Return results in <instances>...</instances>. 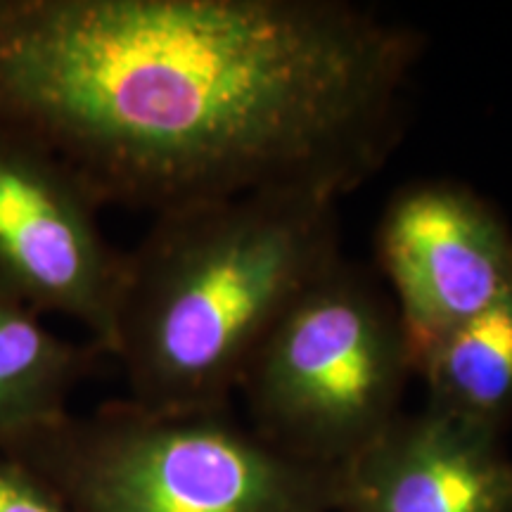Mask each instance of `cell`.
<instances>
[{
	"label": "cell",
	"mask_w": 512,
	"mask_h": 512,
	"mask_svg": "<svg viewBox=\"0 0 512 512\" xmlns=\"http://www.w3.org/2000/svg\"><path fill=\"white\" fill-rule=\"evenodd\" d=\"M420 53L413 29L347 0H83L48 98L102 207L339 202L394 150Z\"/></svg>",
	"instance_id": "cell-1"
},
{
	"label": "cell",
	"mask_w": 512,
	"mask_h": 512,
	"mask_svg": "<svg viewBox=\"0 0 512 512\" xmlns=\"http://www.w3.org/2000/svg\"><path fill=\"white\" fill-rule=\"evenodd\" d=\"M335 209L325 197L273 192L155 216L126 252L110 347L131 403L223 411L280 313L339 259Z\"/></svg>",
	"instance_id": "cell-2"
},
{
	"label": "cell",
	"mask_w": 512,
	"mask_h": 512,
	"mask_svg": "<svg viewBox=\"0 0 512 512\" xmlns=\"http://www.w3.org/2000/svg\"><path fill=\"white\" fill-rule=\"evenodd\" d=\"M114 403L8 456L48 479L76 512H320L339 496L299 463L221 415Z\"/></svg>",
	"instance_id": "cell-3"
},
{
	"label": "cell",
	"mask_w": 512,
	"mask_h": 512,
	"mask_svg": "<svg viewBox=\"0 0 512 512\" xmlns=\"http://www.w3.org/2000/svg\"><path fill=\"white\" fill-rule=\"evenodd\" d=\"M415 375L389 294L339 256L280 313L238 392L266 444L299 463L347 458L399 418Z\"/></svg>",
	"instance_id": "cell-4"
},
{
	"label": "cell",
	"mask_w": 512,
	"mask_h": 512,
	"mask_svg": "<svg viewBox=\"0 0 512 512\" xmlns=\"http://www.w3.org/2000/svg\"><path fill=\"white\" fill-rule=\"evenodd\" d=\"M100 209L55 152L0 128V299L74 320L110 356L126 252L105 238Z\"/></svg>",
	"instance_id": "cell-5"
},
{
	"label": "cell",
	"mask_w": 512,
	"mask_h": 512,
	"mask_svg": "<svg viewBox=\"0 0 512 512\" xmlns=\"http://www.w3.org/2000/svg\"><path fill=\"white\" fill-rule=\"evenodd\" d=\"M375 245L413 368L448 330L512 294L508 223L458 181L425 178L396 190Z\"/></svg>",
	"instance_id": "cell-6"
},
{
	"label": "cell",
	"mask_w": 512,
	"mask_h": 512,
	"mask_svg": "<svg viewBox=\"0 0 512 512\" xmlns=\"http://www.w3.org/2000/svg\"><path fill=\"white\" fill-rule=\"evenodd\" d=\"M337 489L349 512H512V463L498 432L427 406L377 434Z\"/></svg>",
	"instance_id": "cell-7"
},
{
	"label": "cell",
	"mask_w": 512,
	"mask_h": 512,
	"mask_svg": "<svg viewBox=\"0 0 512 512\" xmlns=\"http://www.w3.org/2000/svg\"><path fill=\"white\" fill-rule=\"evenodd\" d=\"M102 356L41 316L0 299V453H12L67 418V399Z\"/></svg>",
	"instance_id": "cell-8"
},
{
	"label": "cell",
	"mask_w": 512,
	"mask_h": 512,
	"mask_svg": "<svg viewBox=\"0 0 512 512\" xmlns=\"http://www.w3.org/2000/svg\"><path fill=\"white\" fill-rule=\"evenodd\" d=\"M415 375L430 406L498 432L512 415V294L439 337Z\"/></svg>",
	"instance_id": "cell-9"
},
{
	"label": "cell",
	"mask_w": 512,
	"mask_h": 512,
	"mask_svg": "<svg viewBox=\"0 0 512 512\" xmlns=\"http://www.w3.org/2000/svg\"><path fill=\"white\" fill-rule=\"evenodd\" d=\"M0 512H76L34 467L0 453Z\"/></svg>",
	"instance_id": "cell-10"
}]
</instances>
